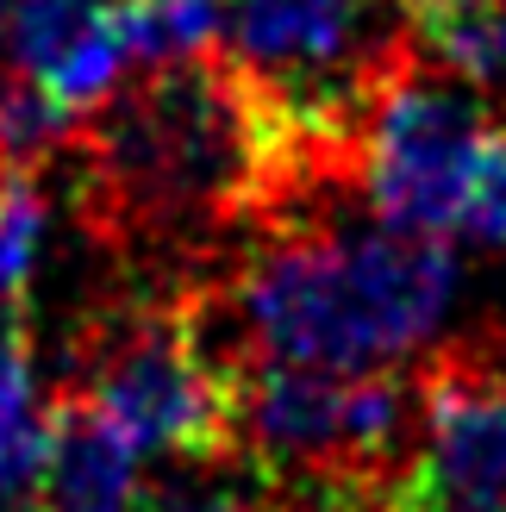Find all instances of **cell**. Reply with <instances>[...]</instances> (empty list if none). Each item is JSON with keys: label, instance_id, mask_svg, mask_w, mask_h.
Returning <instances> with one entry per match:
<instances>
[{"label": "cell", "instance_id": "obj_1", "mask_svg": "<svg viewBox=\"0 0 506 512\" xmlns=\"http://www.w3.org/2000/svg\"><path fill=\"white\" fill-rule=\"evenodd\" d=\"M82 150L94 213L144 238H194L275 213L300 175L344 169L238 57L213 50L113 88L88 113Z\"/></svg>", "mask_w": 506, "mask_h": 512}, {"label": "cell", "instance_id": "obj_2", "mask_svg": "<svg viewBox=\"0 0 506 512\" xmlns=\"http://www.w3.org/2000/svg\"><path fill=\"white\" fill-rule=\"evenodd\" d=\"M457 300V256L438 232L282 238L238 275L244 363H313V369H382L419 350Z\"/></svg>", "mask_w": 506, "mask_h": 512}, {"label": "cell", "instance_id": "obj_3", "mask_svg": "<svg viewBox=\"0 0 506 512\" xmlns=\"http://www.w3.org/2000/svg\"><path fill=\"white\" fill-rule=\"evenodd\" d=\"M75 394L94 400L150 456H232L238 375L207 344L188 306H119L100 313L75 356Z\"/></svg>", "mask_w": 506, "mask_h": 512}, {"label": "cell", "instance_id": "obj_4", "mask_svg": "<svg viewBox=\"0 0 506 512\" xmlns=\"http://www.w3.org/2000/svg\"><path fill=\"white\" fill-rule=\"evenodd\" d=\"M482 144H488L482 100L457 82H438V75H419L413 63H400V75L382 88L363 125L357 169L388 225L444 238L450 225H463Z\"/></svg>", "mask_w": 506, "mask_h": 512}, {"label": "cell", "instance_id": "obj_5", "mask_svg": "<svg viewBox=\"0 0 506 512\" xmlns=\"http://www.w3.org/2000/svg\"><path fill=\"white\" fill-rule=\"evenodd\" d=\"M394 512H506V356L450 350L419 375V450Z\"/></svg>", "mask_w": 506, "mask_h": 512}, {"label": "cell", "instance_id": "obj_6", "mask_svg": "<svg viewBox=\"0 0 506 512\" xmlns=\"http://www.w3.org/2000/svg\"><path fill=\"white\" fill-rule=\"evenodd\" d=\"M7 44L13 63L44 82L75 119H88L132 63L119 38V0H13Z\"/></svg>", "mask_w": 506, "mask_h": 512}, {"label": "cell", "instance_id": "obj_7", "mask_svg": "<svg viewBox=\"0 0 506 512\" xmlns=\"http://www.w3.org/2000/svg\"><path fill=\"white\" fill-rule=\"evenodd\" d=\"M138 444L100 413L94 400L63 394L50 406V444L38 469V512H138L144 475H138Z\"/></svg>", "mask_w": 506, "mask_h": 512}, {"label": "cell", "instance_id": "obj_8", "mask_svg": "<svg viewBox=\"0 0 506 512\" xmlns=\"http://www.w3.org/2000/svg\"><path fill=\"white\" fill-rule=\"evenodd\" d=\"M413 38L469 88H506V0H407Z\"/></svg>", "mask_w": 506, "mask_h": 512}, {"label": "cell", "instance_id": "obj_9", "mask_svg": "<svg viewBox=\"0 0 506 512\" xmlns=\"http://www.w3.org/2000/svg\"><path fill=\"white\" fill-rule=\"evenodd\" d=\"M138 512H282V494L244 450H232L188 456V463H175V475L144 481Z\"/></svg>", "mask_w": 506, "mask_h": 512}, {"label": "cell", "instance_id": "obj_10", "mask_svg": "<svg viewBox=\"0 0 506 512\" xmlns=\"http://www.w3.org/2000/svg\"><path fill=\"white\" fill-rule=\"evenodd\" d=\"M50 444V413L38 406L32 344L25 331H0V488L32 494Z\"/></svg>", "mask_w": 506, "mask_h": 512}, {"label": "cell", "instance_id": "obj_11", "mask_svg": "<svg viewBox=\"0 0 506 512\" xmlns=\"http://www.w3.org/2000/svg\"><path fill=\"white\" fill-rule=\"evenodd\" d=\"M44 188L32 182V169L0 175V331H25V300H32V275L44 256Z\"/></svg>", "mask_w": 506, "mask_h": 512}, {"label": "cell", "instance_id": "obj_12", "mask_svg": "<svg viewBox=\"0 0 506 512\" xmlns=\"http://www.w3.org/2000/svg\"><path fill=\"white\" fill-rule=\"evenodd\" d=\"M119 38L138 69L188 63L219 38V0H119Z\"/></svg>", "mask_w": 506, "mask_h": 512}, {"label": "cell", "instance_id": "obj_13", "mask_svg": "<svg viewBox=\"0 0 506 512\" xmlns=\"http://www.w3.org/2000/svg\"><path fill=\"white\" fill-rule=\"evenodd\" d=\"M463 225L482 244H506V125H488V144H482V163H475V182H469Z\"/></svg>", "mask_w": 506, "mask_h": 512}, {"label": "cell", "instance_id": "obj_14", "mask_svg": "<svg viewBox=\"0 0 506 512\" xmlns=\"http://www.w3.org/2000/svg\"><path fill=\"white\" fill-rule=\"evenodd\" d=\"M7 13H13V0H0V38H7Z\"/></svg>", "mask_w": 506, "mask_h": 512}]
</instances>
